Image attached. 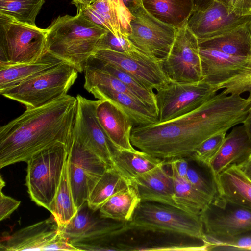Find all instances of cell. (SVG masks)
Returning <instances> with one entry per match:
<instances>
[{"label":"cell","mask_w":251,"mask_h":251,"mask_svg":"<svg viewBox=\"0 0 251 251\" xmlns=\"http://www.w3.org/2000/svg\"><path fill=\"white\" fill-rule=\"evenodd\" d=\"M49 211L54 217L60 230L70 222L77 211L69 181L68 156L60 182Z\"/></svg>","instance_id":"obj_29"},{"label":"cell","mask_w":251,"mask_h":251,"mask_svg":"<svg viewBox=\"0 0 251 251\" xmlns=\"http://www.w3.org/2000/svg\"><path fill=\"white\" fill-rule=\"evenodd\" d=\"M251 155V140L244 125L234 126L226 136L209 166L216 177L230 166H240Z\"/></svg>","instance_id":"obj_18"},{"label":"cell","mask_w":251,"mask_h":251,"mask_svg":"<svg viewBox=\"0 0 251 251\" xmlns=\"http://www.w3.org/2000/svg\"><path fill=\"white\" fill-rule=\"evenodd\" d=\"M47 29L0 14V65L31 62L45 52Z\"/></svg>","instance_id":"obj_7"},{"label":"cell","mask_w":251,"mask_h":251,"mask_svg":"<svg viewBox=\"0 0 251 251\" xmlns=\"http://www.w3.org/2000/svg\"><path fill=\"white\" fill-rule=\"evenodd\" d=\"M128 39L144 54L162 60L168 55L177 29L155 18L141 5L131 13Z\"/></svg>","instance_id":"obj_9"},{"label":"cell","mask_w":251,"mask_h":251,"mask_svg":"<svg viewBox=\"0 0 251 251\" xmlns=\"http://www.w3.org/2000/svg\"><path fill=\"white\" fill-rule=\"evenodd\" d=\"M161 63L170 81L192 83L202 79L198 40L186 25L177 29L170 52Z\"/></svg>","instance_id":"obj_11"},{"label":"cell","mask_w":251,"mask_h":251,"mask_svg":"<svg viewBox=\"0 0 251 251\" xmlns=\"http://www.w3.org/2000/svg\"><path fill=\"white\" fill-rule=\"evenodd\" d=\"M87 64L103 69L114 75L124 83L140 101L154 110L157 114L156 95L153 89L117 67L93 57L88 60Z\"/></svg>","instance_id":"obj_31"},{"label":"cell","mask_w":251,"mask_h":251,"mask_svg":"<svg viewBox=\"0 0 251 251\" xmlns=\"http://www.w3.org/2000/svg\"><path fill=\"white\" fill-rule=\"evenodd\" d=\"M223 89L227 95H239L247 92L251 93V73L238 76L218 87L217 90Z\"/></svg>","instance_id":"obj_38"},{"label":"cell","mask_w":251,"mask_h":251,"mask_svg":"<svg viewBox=\"0 0 251 251\" xmlns=\"http://www.w3.org/2000/svg\"><path fill=\"white\" fill-rule=\"evenodd\" d=\"M251 94L243 98L223 90L195 110L171 120L135 126L130 136L133 147L165 160L189 158L205 140L243 124Z\"/></svg>","instance_id":"obj_1"},{"label":"cell","mask_w":251,"mask_h":251,"mask_svg":"<svg viewBox=\"0 0 251 251\" xmlns=\"http://www.w3.org/2000/svg\"><path fill=\"white\" fill-rule=\"evenodd\" d=\"M72 245L74 247H75L78 251H90V250H84L81 249L79 248H78L77 246H76V245L75 244H72ZM110 246H106V247H104L102 250H100V251H107V250H108V249L109 248V246L110 247Z\"/></svg>","instance_id":"obj_47"},{"label":"cell","mask_w":251,"mask_h":251,"mask_svg":"<svg viewBox=\"0 0 251 251\" xmlns=\"http://www.w3.org/2000/svg\"><path fill=\"white\" fill-rule=\"evenodd\" d=\"M204 241L209 245L207 251H251V230L224 237L204 234Z\"/></svg>","instance_id":"obj_34"},{"label":"cell","mask_w":251,"mask_h":251,"mask_svg":"<svg viewBox=\"0 0 251 251\" xmlns=\"http://www.w3.org/2000/svg\"><path fill=\"white\" fill-rule=\"evenodd\" d=\"M78 73L73 66L64 62L0 93L21 103L26 109L38 107L67 95Z\"/></svg>","instance_id":"obj_6"},{"label":"cell","mask_w":251,"mask_h":251,"mask_svg":"<svg viewBox=\"0 0 251 251\" xmlns=\"http://www.w3.org/2000/svg\"><path fill=\"white\" fill-rule=\"evenodd\" d=\"M226 132L215 134L203 141L189 158L197 163L209 166L221 147Z\"/></svg>","instance_id":"obj_35"},{"label":"cell","mask_w":251,"mask_h":251,"mask_svg":"<svg viewBox=\"0 0 251 251\" xmlns=\"http://www.w3.org/2000/svg\"><path fill=\"white\" fill-rule=\"evenodd\" d=\"M93 57L117 67L152 89L156 90L170 81L163 69L161 60L148 56L138 50L120 53L99 50Z\"/></svg>","instance_id":"obj_13"},{"label":"cell","mask_w":251,"mask_h":251,"mask_svg":"<svg viewBox=\"0 0 251 251\" xmlns=\"http://www.w3.org/2000/svg\"><path fill=\"white\" fill-rule=\"evenodd\" d=\"M216 181L218 196L251 209V180L240 166L229 167L217 176Z\"/></svg>","instance_id":"obj_22"},{"label":"cell","mask_w":251,"mask_h":251,"mask_svg":"<svg viewBox=\"0 0 251 251\" xmlns=\"http://www.w3.org/2000/svg\"><path fill=\"white\" fill-rule=\"evenodd\" d=\"M68 156V147L58 142L33 155L27 161L25 184L38 205L49 210Z\"/></svg>","instance_id":"obj_5"},{"label":"cell","mask_w":251,"mask_h":251,"mask_svg":"<svg viewBox=\"0 0 251 251\" xmlns=\"http://www.w3.org/2000/svg\"><path fill=\"white\" fill-rule=\"evenodd\" d=\"M199 50L201 80L217 90L222 84L238 76L251 73V57L233 56L200 47Z\"/></svg>","instance_id":"obj_16"},{"label":"cell","mask_w":251,"mask_h":251,"mask_svg":"<svg viewBox=\"0 0 251 251\" xmlns=\"http://www.w3.org/2000/svg\"><path fill=\"white\" fill-rule=\"evenodd\" d=\"M95 98L108 100L120 108L132 120L134 126L158 123L156 112L130 95L102 87H94L87 91Z\"/></svg>","instance_id":"obj_20"},{"label":"cell","mask_w":251,"mask_h":251,"mask_svg":"<svg viewBox=\"0 0 251 251\" xmlns=\"http://www.w3.org/2000/svg\"><path fill=\"white\" fill-rule=\"evenodd\" d=\"M113 161L114 167L131 182L137 176L165 162L141 151L116 148L113 151Z\"/></svg>","instance_id":"obj_26"},{"label":"cell","mask_w":251,"mask_h":251,"mask_svg":"<svg viewBox=\"0 0 251 251\" xmlns=\"http://www.w3.org/2000/svg\"><path fill=\"white\" fill-rule=\"evenodd\" d=\"M46 50L83 72L108 31L77 14L58 17L47 28Z\"/></svg>","instance_id":"obj_3"},{"label":"cell","mask_w":251,"mask_h":251,"mask_svg":"<svg viewBox=\"0 0 251 251\" xmlns=\"http://www.w3.org/2000/svg\"><path fill=\"white\" fill-rule=\"evenodd\" d=\"M168 162L174 167L181 177L186 179L187 173L189 167V163L187 158L175 159L170 160Z\"/></svg>","instance_id":"obj_42"},{"label":"cell","mask_w":251,"mask_h":251,"mask_svg":"<svg viewBox=\"0 0 251 251\" xmlns=\"http://www.w3.org/2000/svg\"><path fill=\"white\" fill-rule=\"evenodd\" d=\"M231 13L239 16L251 15V0H215Z\"/></svg>","instance_id":"obj_40"},{"label":"cell","mask_w":251,"mask_h":251,"mask_svg":"<svg viewBox=\"0 0 251 251\" xmlns=\"http://www.w3.org/2000/svg\"><path fill=\"white\" fill-rule=\"evenodd\" d=\"M168 164L171 169L174 184L173 199L176 207L189 213L200 215L213 199L196 189L186 179L178 175L173 166Z\"/></svg>","instance_id":"obj_28"},{"label":"cell","mask_w":251,"mask_h":251,"mask_svg":"<svg viewBox=\"0 0 251 251\" xmlns=\"http://www.w3.org/2000/svg\"><path fill=\"white\" fill-rule=\"evenodd\" d=\"M5 183L4 180L2 179V176H0V190H2V189L5 186Z\"/></svg>","instance_id":"obj_48"},{"label":"cell","mask_w":251,"mask_h":251,"mask_svg":"<svg viewBox=\"0 0 251 251\" xmlns=\"http://www.w3.org/2000/svg\"><path fill=\"white\" fill-rule=\"evenodd\" d=\"M215 0H193V10L203 11L209 7Z\"/></svg>","instance_id":"obj_43"},{"label":"cell","mask_w":251,"mask_h":251,"mask_svg":"<svg viewBox=\"0 0 251 251\" xmlns=\"http://www.w3.org/2000/svg\"><path fill=\"white\" fill-rule=\"evenodd\" d=\"M98 0H72V2L78 8L81 7L89 6Z\"/></svg>","instance_id":"obj_46"},{"label":"cell","mask_w":251,"mask_h":251,"mask_svg":"<svg viewBox=\"0 0 251 251\" xmlns=\"http://www.w3.org/2000/svg\"><path fill=\"white\" fill-rule=\"evenodd\" d=\"M186 179L196 189L213 200L218 194L216 177L213 174L206 175L189 165Z\"/></svg>","instance_id":"obj_36"},{"label":"cell","mask_w":251,"mask_h":251,"mask_svg":"<svg viewBox=\"0 0 251 251\" xmlns=\"http://www.w3.org/2000/svg\"><path fill=\"white\" fill-rule=\"evenodd\" d=\"M76 98L77 106L74 130L108 166L114 167L113 151L116 148L109 140L96 116V108L100 100H89L79 94Z\"/></svg>","instance_id":"obj_14"},{"label":"cell","mask_w":251,"mask_h":251,"mask_svg":"<svg viewBox=\"0 0 251 251\" xmlns=\"http://www.w3.org/2000/svg\"><path fill=\"white\" fill-rule=\"evenodd\" d=\"M166 164L165 161L131 181L137 190L141 202H157L176 207L173 199V180L172 175L165 169Z\"/></svg>","instance_id":"obj_19"},{"label":"cell","mask_w":251,"mask_h":251,"mask_svg":"<svg viewBox=\"0 0 251 251\" xmlns=\"http://www.w3.org/2000/svg\"><path fill=\"white\" fill-rule=\"evenodd\" d=\"M96 116L109 140L116 149L136 150L130 140L134 124L120 108L109 101L100 100L96 108Z\"/></svg>","instance_id":"obj_17"},{"label":"cell","mask_w":251,"mask_h":251,"mask_svg":"<svg viewBox=\"0 0 251 251\" xmlns=\"http://www.w3.org/2000/svg\"><path fill=\"white\" fill-rule=\"evenodd\" d=\"M239 166H240L245 175L251 180V156L246 162Z\"/></svg>","instance_id":"obj_45"},{"label":"cell","mask_w":251,"mask_h":251,"mask_svg":"<svg viewBox=\"0 0 251 251\" xmlns=\"http://www.w3.org/2000/svg\"><path fill=\"white\" fill-rule=\"evenodd\" d=\"M125 22L130 25L131 13L142 5L141 0H109Z\"/></svg>","instance_id":"obj_39"},{"label":"cell","mask_w":251,"mask_h":251,"mask_svg":"<svg viewBox=\"0 0 251 251\" xmlns=\"http://www.w3.org/2000/svg\"><path fill=\"white\" fill-rule=\"evenodd\" d=\"M144 9L159 21L176 29L186 25L193 12V0H141Z\"/></svg>","instance_id":"obj_24"},{"label":"cell","mask_w":251,"mask_h":251,"mask_svg":"<svg viewBox=\"0 0 251 251\" xmlns=\"http://www.w3.org/2000/svg\"><path fill=\"white\" fill-rule=\"evenodd\" d=\"M108 50L120 53H128L138 50L127 36L115 35L107 31L100 39L98 50Z\"/></svg>","instance_id":"obj_37"},{"label":"cell","mask_w":251,"mask_h":251,"mask_svg":"<svg viewBox=\"0 0 251 251\" xmlns=\"http://www.w3.org/2000/svg\"><path fill=\"white\" fill-rule=\"evenodd\" d=\"M251 94V93H250ZM251 140V102L248 115L242 124Z\"/></svg>","instance_id":"obj_44"},{"label":"cell","mask_w":251,"mask_h":251,"mask_svg":"<svg viewBox=\"0 0 251 251\" xmlns=\"http://www.w3.org/2000/svg\"><path fill=\"white\" fill-rule=\"evenodd\" d=\"M155 90L158 123L171 120L195 110L218 92L202 80L192 83L170 81Z\"/></svg>","instance_id":"obj_8"},{"label":"cell","mask_w":251,"mask_h":251,"mask_svg":"<svg viewBox=\"0 0 251 251\" xmlns=\"http://www.w3.org/2000/svg\"></svg>","instance_id":"obj_49"},{"label":"cell","mask_w":251,"mask_h":251,"mask_svg":"<svg viewBox=\"0 0 251 251\" xmlns=\"http://www.w3.org/2000/svg\"><path fill=\"white\" fill-rule=\"evenodd\" d=\"M21 202L4 194L2 190L0 192V221L8 218L16 210Z\"/></svg>","instance_id":"obj_41"},{"label":"cell","mask_w":251,"mask_h":251,"mask_svg":"<svg viewBox=\"0 0 251 251\" xmlns=\"http://www.w3.org/2000/svg\"><path fill=\"white\" fill-rule=\"evenodd\" d=\"M77 13L115 35L128 36L131 29L109 0H98L92 4L82 7Z\"/></svg>","instance_id":"obj_25"},{"label":"cell","mask_w":251,"mask_h":251,"mask_svg":"<svg viewBox=\"0 0 251 251\" xmlns=\"http://www.w3.org/2000/svg\"><path fill=\"white\" fill-rule=\"evenodd\" d=\"M251 20V15L239 16L230 12L215 0L203 11H193L186 25L198 41L229 32Z\"/></svg>","instance_id":"obj_15"},{"label":"cell","mask_w":251,"mask_h":251,"mask_svg":"<svg viewBox=\"0 0 251 251\" xmlns=\"http://www.w3.org/2000/svg\"><path fill=\"white\" fill-rule=\"evenodd\" d=\"M127 228L176 234L203 241L204 239L200 215L157 202H141L132 220L127 223Z\"/></svg>","instance_id":"obj_4"},{"label":"cell","mask_w":251,"mask_h":251,"mask_svg":"<svg viewBox=\"0 0 251 251\" xmlns=\"http://www.w3.org/2000/svg\"><path fill=\"white\" fill-rule=\"evenodd\" d=\"M46 50L35 61L10 65H0V93L32 78L64 62Z\"/></svg>","instance_id":"obj_21"},{"label":"cell","mask_w":251,"mask_h":251,"mask_svg":"<svg viewBox=\"0 0 251 251\" xmlns=\"http://www.w3.org/2000/svg\"><path fill=\"white\" fill-rule=\"evenodd\" d=\"M76 97L68 94L43 106L26 109L0 128V168L26 162L58 142L72 140L77 113Z\"/></svg>","instance_id":"obj_2"},{"label":"cell","mask_w":251,"mask_h":251,"mask_svg":"<svg viewBox=\"0 0 251 251\" xmlns=\"http://www.w3.org/2000/svg\"><path fill=\"white\" fill-rule=\"evenodd\" d=\"M204 234L224 237L251 230V209L217 195L200 215Z\"/></svg>","instance_id":"obj_12"},{"label":"cell","mask_w":251,"mask_h":251,"mask_svg":"<svg viewBox=\"0 0 251 251\" xmlns=\"http://www.w3.org/2000/svg\"><path fill=\"white\" fill-rule=\"evenodd\" d=\"M141 202L137 189L130 183L111 196L99 211L103 218L128 223Z\"/></svg>","instance_id":"obj_27"},{"label":"cell","mask_w":251,"mask_h":251,"mask_svg":"<svg viewBox=\"0 0 251 251\" xmlns=\"http://www.w3.org/2000/svg\"><path fill=\"white\" fill-rule=\"evenodd\" d=\"M45 0H0V14L18 22L36 26L35 20Z\"/></svg>","instance_id":"obj_32"},{"label":"cell","mask_w":251,"mask_h":251,"mask_svg":"<svg viewBox=\"0 0 251 251\" xmlns=\"http://www.w3.org/2000/svg\"><path fill=\"white\" fill-rule=\"evenodd\" d=\"M132 182L114 167H108L91 192L87 200L89 207L97 211L114 194Z\"/></svg>","instance_id":"obj_30"},{"label":"cell","mask_w":251,"mask_h":251,"mask_svg":"<svg viewBox=\"0 0 251 251\" xmlns=\"http://www.w3.org/2000/svg\"><path fill=\"white\" fill-rule=\"evenodd\" d=\"M0 251H77L62 234L54 217L22 228L4 236Z\"/></svg>","instance_id":"obj_10"},{"label":"cell","mask_w":251,"mask_h":251,"mask_svg":"<svg viewBox=\"0 0 251 251\" xmlns=\"http://www.w3.org/2000/svg\"><path fill=\"white\" fill-rule=\"evenodd\" d=\"M101 217L99 210L92 209L86 201L77 209L75 216L60 230L71 243L84 235Z\"/></svg>","instance_id":"obj_33"},{"label":"cell","mask_w":251,"mask_h":251,"mask_svg":"<svg viewBox=\"0 0 251 251\" xmlns=\"http://www.w3.org/2000/svg\"><path fill=\"white\" fill-rule=\"evenodd\" d=\"M198 42L200 47L235 56L251 57V20L229 32Z\"/></svg>","instance_id":"obj_23"}]
</instances>
